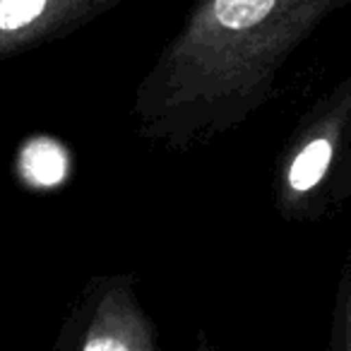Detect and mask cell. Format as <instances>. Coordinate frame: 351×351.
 Wrapping results in <instances>:
<instances>
[{
	"instance_id": "4",
	"label": "cell",
	"mask_w": 351,
	"mask_h": 351,
	"mask_svg": "<svg viewBox=\"0 0 351 351\" xmlns=\"http://www.w3.org/2000/svg\"><path fill=\"white\" fill-rule=\"evenodd\" d=\"M351 99V77L327 99V106L311 125L306 128L308 135L301 140L298 149L291 154L284 171V193H282V205L287 210H296L330 173L332 159L337 152V135L339 130L337 121L344 113L346 104Z\"/></svg>"
},
{
	"instance_id": "5",
	"label": "cell",
	"mask_w": 351,
	"mask_h": 351,
	"mask_svg": "<svg viewBox=\"0 0 351 351\" xmlns=\"http://www.w3.org/2000/svg\"><path fill=\"white\" fill-rule=\"evenodd\" d=\"M22 161H39V166L25 169L29 181L36 186H53L65 173V159L60 154V147L51 140H39L36 145H29L22 154Z\"/></svg>"
},
{
	"instance_id": "2",
	"label": "cell",
	"mask_w": 351,
	"mask_h": 351,
	"mask_svg": "<svg viewBox=\"0 0 351 351\" xmlns=\"http://www.w3.org/2000/svg\"><path fill=\"white\" fill-rule=\"evenodd\" d=\"M53 351H164L152 315L145 311L132 274L89 279L60 322ZM193 351H221L205 332Z\"/></svg>"
},
{
	"instance_id": "1",
	"label": "cell",
	"mask_w": 351,
	"mask_h": 351,
	"mask_svg": "<svg viewBox=\"0 0 351 351\" xmlns=\"http://www.w3.org/2000/svg\"><path fill=\"white\" fill-rule=\"evenodd\" d=\"M351 0H195L132 97L140 137L191 152L239 128L291 53Z\"/></svg>"
},
{
	"instance_id": "3",
	"label": "cell",
	"mask_w": 351,
	"mask_h": 351,
	"mask_svg": "<svg viewBox=\"0 0 351 351\" xmlns=\"http://www.w3.org/2000/svg\"><path fill=\"white\" fill-rule=\"evenodd\" d=\"M125 0H0V63L65 39Z\"/></svg>"
}]
</instances>
